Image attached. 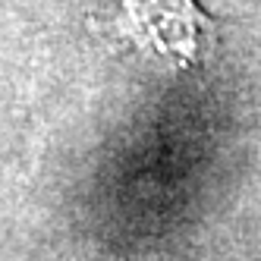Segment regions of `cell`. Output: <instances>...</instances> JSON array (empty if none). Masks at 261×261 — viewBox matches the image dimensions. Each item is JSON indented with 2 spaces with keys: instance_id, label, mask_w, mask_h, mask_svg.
I'll return each instance as SVG.
<instances>
[{
  "instance_id": "6da1fadb",
  "label": "cell",
  "mask_w": 261,
  "mask_h": 261,
  "mask_svg": "<svg viewBox=\"0 0 261 261\" xmlns=\"http://www.w3.org/2000/svg\"><path fill=\"white\" fill-rule=\"evenodd\" d=\"M211 19L195 0H120L107 16V32L161 66L182 69L198 57Z\"/></svg>"
}]
</instances>
